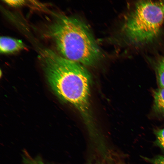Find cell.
I'll return each mask as SVG.
<instances>
[{
    "instance_id": "11",
    "label": "cell",
    "mask_w": 164,
    "mask_h": 164,
    "mask_svg": "<svg viewBox=\"0 0 164 164\" xmlns=\"http://www.w3.org/2000/svg\"><path fill=\"white\" fill-rule=\"evenodd\" d=\"M161 6L162 11L164 14V4L162 5Z\"/></svg>"
},
{
    "instance_id": "9",
    "label": "cell",
    "mask_w": 164,
    "mask_h": 164,
    "mask_svg": "<svg viewBox=\"0 0 164 164\" xmlns=\"http://www.w3.org/2000/svg\"><path fill=\"white\" fill-rule=\"evenodd\" d=\"M4 1L7 4L12 6H19L25 3L23 0H5Z\"/></svg>"
},
{
    "instance_id": "6",
    "label": "cell",
    "mask_w": 164,
    "mask_h": 164,
    "mask_svg": "<svg viewBox=\"0 0 164 164\" xmlns=\"http://www.w3.org/2000/svg\"><path fill=\"white\" fill-rule=\"evenodd\" d=\"M155 134L156 144L161 149L164 150V128L157 130Z\"/></svg>"
},
{
    "instance_id": "5",
    "label": "cell",
    "mask_w": 164,
    "mask_h": 164,
    "mask_svg": "<svg viewBox=\"0 0 164 164\" xmlns=\"http://www.w3.org/2000/svg\"><path fill=\"white\" fill-rule=\"evenodd\" d=\"M154 108L158 113L164 115V88L161 87L154 92Z\"/></svg>"
},
{
    "instance_id": "3",
    "label": "cell",
    "mask_w": 164,
    "mask_h": 164,
    "mask_svg": "<svg viewBox=\"0 0 164 164\" xmlns=\"http://www.w3.org/2000/svg\"><path fill=\"white\" fill-rule=\"evenodd\" d=\"M164 20V14L158 4L141 1L125 19L123 30L126 37L135 43L150 41L159 34Z\"/></svg>"
},
{
    "instance_id": "7",
    "label": "cell",
    "mask_w": 164,
    "mask_h": 164,
    "mask_svg": "<svg viewBox=\"0 0 164 164\" xmlns=\"http://www.w3.org/2000/svg\"><path fill=\"white\" fill-rule=\"evenodd\" d=\"M158 82L161 87L164 88V65L160 62L157 70Z\"/></svg>"
},
{
    "instance_id": "4",
    "label": "cell",
    "mask_w": 164,
    "mask_h": 164,
    "mask_svg": "<svg viewBox=\"0 0 164 164\" xmlns=\"http://www.w3.org/2000/svg\"><path fill=\"white\" fill-rule=\"evenodd\" d=\"M25 48V44L20 40L6 36L0 39V51L2 53H15Z\"/></svg>"
},
{
    "instance_id": "8",
    "label": "cell",
    "mask_w": 164,
    "mask_h": 164,
    "mask_svg": "<svg viewBox=\"0 0 164 164\" xmlns=\"http://www.w3.org/2000/svg\"><path fill=\"white\" fill-rule=\"evenodd\" d=\"M145 159L153 164H164V155L156 156L152 158H144Z\"/></svg>"
},
{
    "instance_id": "1",
    "label": "cell",
    "mask_w": 164,
    "mask_h": 164,
    "mask_svg": "<svg viewBox=\"0 0 164 164\" xmlns=\"http://www.w3.org/2000/svg\"><path fill=\"white\" fill-rule=\"evenodd\" d=\"M40 58L52 88L61 99L73 105L85 118L90 115V76L81 64L49 49Z\"/></svg>"
},
{
    "instance_id": "10",
    "label": "cell",
    "mask_w": 164,
    "mask_h": 164,
    "mask_svg": "<svg viewBox=\"0 0 164 164\" xmlns=\"http://www.w3.org/2000/svg\"><path fill=\"white\" fill-rule=\"evenodd\" d=\"M25 164H46L39 157L29 159Z\"/></svg>"
},
{
    "instance_id": "12",
    "label": "cell",
    "mask_w": 164,
    "mask_h": 164,
    "mask_svg": "<svg viewBox=\"0 0 164 164\" xmlns=\"http://www.w3.org/2000/svg\"><path fill=\"white\" fill-rule=\"evenodd\" d=\"M160 63H161L164 65V58L160 62Z\"/></svg>"
},
{
    "instance_id": "2",
    "label": "cell",
    "mask_w": 164,
    "mask_h": 164,
    "mask_svg": "<svg viewBox=\"0 0 164 164\" xmlns=\"http://www.w3.org/2000/svg\"><path fill=\"white\" fill-rule=\"evenodd\" d=\"M47 32L59 52L68 60L91 66L102 56L88 27L77 18L60 15L49 26Z\"/></svg>"
}]
</instances>
